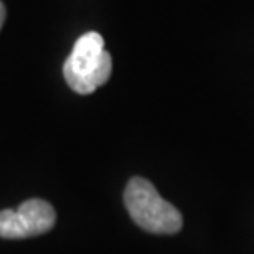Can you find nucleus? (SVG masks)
<instances>
[{
	"mask_svg": "<svg viewBox=\"0 0 254 254\" xmlns=\"http://www.w3.org/2000/svg\"><path fill=\"white\" fill-rule=\"evenodd\" d=\"M113 73V58L104 50L99 33L88 32L76 40L73 52L63 64L66 83L74 93L91 94L108 83Z\"/></svg>",
	"mask_w": 254,
	"mask_h": 254,
	"instance_id": "1",
	"label": "nucleus"
},
{
	"mask_svg": "<svg viewBox=\"0 0 254 254\" xmlns=\"http://www.w3.org/2000/svg\"><path fill=\"white\" fill-rule=\"evenodd\" d=\"M124 203L135 225L154 235H174L184 226L182 213L164 200L149 180L140 177L129 180Z\"/></svg>",
	"mask_w": 254,
	"mask_h": 254,
	"instance_id": "2",
	"label": "nucleus"
},
{
	"mask_svg": "<svg viewBox=\"0 0 254 254\" xmlns=\"http://www.w3.org/2000/svg\"><path fill=\"white\" fill-rule=\"evenodd\" d=\"M57 223V213L48 201H23L17 211H0V238L3 240H23L48 233Z\"/></svg>",
	"mask_w": 254,
	"mask_h": 254,
	"instance_id": "3",
	"label": "nucleus"
},
{
	"mask_svg": "<svg viewBox=\"0 0 254 254\" xmlns=\"http://www.w3.org/2000/svg\"><path fill=\"white\" fill-rule=\"evenodd\" d=\"M3 22H5V5L0 2V28H2Z\"/></svg>",
	"mask_w": 254,
	"mask_h": 254,
	"instance_id": "4",
	"label": "nucleus"
}]
</instances>
